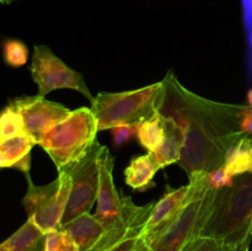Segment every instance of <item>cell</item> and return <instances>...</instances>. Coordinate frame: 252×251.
Segmentation results:
<instances>
[{"label": "cell", "mask_w": 252, "mask_h": 251, "mask_svg": "<svg viewBox=\"0 0 252 251\" xmlns=\"http://www.w3.org/2000/svg\"><path fill=\"white\" fill-rule=\"evenodd\" d=\"M140 238V229H135V230L130 231L127 236L118 241L117 244L110 248L106 251H133L135 245H137L138 240Z\"/></svg>", "instance_id": "cell-26"}, {"label": "cell", "mask_w": 252, "mask_h": 251, "mask_svg": "<svg viewBox=\"0 0 252 251\" xmlns=\"http://www.w3.org/2000/svg\"><path fill=\"white\" fill-rule=\"evenodd\" d=\"M250 243L251 240H248L245 241V243H241L235 246H226L225 251H249V249H250Z\"/></svg>", "instance_id": "cell-27"}, {"label": "cell", "mask_w": 252, "mask_h": 251, "mask_svg": "<svg viewBox=\"0 0 252 251\" xmlns=\"http://www.w3.org/2000/svg\"><path fill=\"white\" fill-rule=\"evenodd\" d=\"M44 251H80L73 236L64 229L58 228L46 234Z\"/></svg>", "instance_id": "cell-21"}, {"label": "cell", "mask_w": 252, "mask_h": 251, "mask_svg": "<svg viewBox=\"0 0 252 251\" xmlns=\"http://www.w3.org/2000/svg\"><path fill=\"white\" fill-rule=\"evenodd\" d=\"M112 143L115 147H122L126 143L130 142L133 138L137 137L138 126L134 125H121L111 128Z\"/></svg>", "instance_id": "cell-25"}, {"label": "cell", "mask_w": 252, "mask_h": 251, "mask_svg": "<svg viewBox=\"0 0 252 251\" xmlns=\"http://www.w3.org/2000/svg\"><path fill=\"white\" fill-rule=\"evenodd\" d=\"M217 191L185 202L176 216L162 228L142 238L152 251H182L191 241L202 236L213 208Z\"/></svg>", "instance_id": "cell-6"}, {"label": "cell", "mask_w": 252, "mask_h": 251, "mask_svg": "<svg viewBox=\"0 0 252 251\" xmlns=\"http://www.w3.org/2000/svg\"><path fill=\"white\" fill-rule=\"evenodd\" d=\"M238 129L241 138H248L252 143V107L238 105Z\"/></svg>", "instance_id": "cell-24"}, {"label": "cell", "mask_w": 252, "mask_h": 251, "mask_svg": "<svg viewBox=\"0 0 252 251\" xmlns=\"http://www.w3.org/2000/svg\"><path fill=\"white\" fill-rule=\"evenodd\" d=\"M59 228L64 229L73 236L80 251L91 250L107 231L102 223L90 213L80 214L71 220L62 224Z\"/></svg>", "instance_id": "cell-13"}, {"label": "cell", "mask_w": 252, "mask_h": 251, "mask_svg": "<svg viewBox=\"0 0 252 251\" xmlns=\"http://www.w3.org/2000/svg\"><path fill=\"white\" fill-rule=\"evenodd\" d=\"M103 149L105 145L96 140L85 157L66 169L70 174L71 186L62 224L80 214L89 213L95 204L100 184V157Z\"/></svg>", "instance_id": "cell-9"}, {"label": "cell", "mask_w": 252, "mask_h": 251, "mask_svg": "<svg viewBox=\"0 0 252 251\" xmlns=\"http://www.w3.org/2000/svg\"><path fill=\"white\" fill-rule=\"evenodd\" d=\"M223 166L235 177L252 174V143L248 138H241L226 152Z\"/></svg>", "instance_id": "cell-17"}, {"label": "cell", "mask_w": 252, "mask_h": 251, "mask_svg": "<svg viewBox=\"0 0 252 251\" xmlns=\"http://www.w3.org/2000/svg\"><path fill=\"white\" fill-rule=\"evenodd\" d=\"M27 180V192L22 199V206L31 219L43 233L58 229L63 221L70 193L71 179L68 170H59L58 177L48 185L37 186L30 174Z\"/></svg>", "instance_id": "cell-7"}, {"label": "cell", "mask_w": 252, "mask_h": 251, "mask_svg": "<svg viewBox=\"0 0 252 251\" xmlns=\"http://www.w3.org/2000/svg\"><path fill=\"white\" fill-rule=\"evenodd\" d=\"M44 239L46 233L27 218L11 236L0 244V251H44Z\"/></svg>", "instance_id": "cell-15"}, {"label": "cell", "mask_w": 252, "mask_h": 251, "mask_svg": "<svg viewBox=\"0 0 252 251\" xmlns=\"http://www.w3.org/2000/svg\"><path fill=\"white\" fill-rule=\"evenodd\" d=\"M37 143L29 134L0 140V169H17L25 175L31 169V152Z\"/></svg>", "instance_id": "cell-12"}, {"label": "cell", "mask_w": 252, "mask_h": 251, "mask_svg": "<svg viewBox=\"0 0 252 251\" xmlns=\"http://www.w3.org/2000/svg\"><path fill=\"white\" fill-rule=\"evenodd\" d=\"M235 179V176L226 171L225 167L219 166L206 172V186L211 191H219L233 186Z\"/></svg>", "instance_id": "cell-22"}, {"label": "cell", "mask_w": 252, "mask_h": 251, "mask_svg": "<svg viewBox=\"0 0 252 251\" xmlns=\"http://www.w3.org/2000/svg\"><path fill=\"white\" fill-rule=\"evenodd\" d=\"M98 126L90 107L70 111L39 140L38 145L47 153L59 170H66L85 157L97 140Z\"/></svg>", "instance_id": "cell-3"}, {"label": "cell", "mask_w": 252, "mask_h": 251, "mask_svg": "<svg viewBox=\"0 0 252 251\" xmlns=\"http://www.w3.org/2000/svg\"><path fill=\"white\" fill-rule=\"evenodd\" d=\"M161 121L165 128V139L157 150L149 153L159 170L170 165L179 164L182 149L181 130L167 118H161Z\"/></svg>", "instance_id": "cell-14"}, {"label": "cell", "mask_w": 252, "mask_h": 251, "mask_svg": "<svg viewBox=\"0 0 252 251\" xmlns=\"http://www.w3.org/2000/svg\"><path fill=\"white\" fill-rule=\"evenodd\" d=\"M137 139L148 153H153L162 144L165 139V128L159 113L143 121L138 126Z\"/></svg>", "instance_id": "cell-18"}, {"label": "cell", "mask_w": 252, "mask_h": 251, "mask_svg": "<svg viewBox=\"0 0 252 251\" xmlns=\"http://www.w3.org/2000/svg\"><path fill=\"white\" fill-rule=\"evenodd\" d=\"M133 251H152V250H150V248L148 246V244L145 243L142 238H139V240H138L137 245H135L134 250Z\"/></svg>", "instance_id": "cell-28"}, {"label": "cell", "mask_w": 252, "mask_h": 251, "mask_svg": "<svg viewBox=\"0 0 252 251\" xmlns=\"http://www.w3.org/2000/svg\"><path fill=\"white\" fill-rule=\"evenodd\" d=\"M161 83L158 113L181 130V169L189 175L223 166L226 152L241 139L238 105L216 102L196 95L171 71Z\"/></svg>", "instance_id": "cell-1"}, {"label": "cell", "mask_w": 252, "mask_h": 251, "mask_svg": "<svg viewBox=\"0 0 252 251\" xmlns=\"http://www.w3.org/2000/svg\"><path fill=\"white\" fill-rule=\"evenodd\" d=\"M246 100H248V106L252 107V89L248 91V96H246Z\"/></svg>", "instance_id": "cell-29"}, {"label": "cell", "mask_w": 252, "mask_h": 251, "mask_svg": "<svg viewBox=\"0 0 252 251\" xmlns=\"http://www.w3.org/2000/svg\"><path fill=\"white\" fill-rule=\"evenodd\" d=\"M187 191H189L187 185L179 188L167 189L166 193L153 206L148 219L140 230V238H147L148 235L155 233L167 221L171 220L185 204Z\"/></svg>", "instance_id": "cell-11"}, {"label": "cell", "mask_w": 252, "mask_h": 251, "mask_svg": "<svg viewBox=\"0 0 252 251\" xmlns=\"http://www.w3.org/2000/svg\"><path fill=\"white\" fill-rule=\"evenodd\" d=\"M202 236L235 246L252 239V174L238 176L231 187L216 192Z\"/></svg>", "instance_id": "cell-2"}, {"label": "cell", "mask_w": 252, "mask_h": 251, "mask_svg": "<svg viewBox=\"0 0 252 251\" xmlns=\"http://www.w3.org/2000/svg\"><path fill=\"white\" fill-rule=\"evenodd\" d=\"M115 157L105 147L100 157V184L95 217L106 230L117 228L142 229L154 203L137 206L130 197L121 196L113 180Z\"/></svg>", "instance_id": "cell-5"}, {"label": "cell", "mask_w": 252, "mask_h": 251, "mask_svg": "<svg viewBox=\"0 0 252 251\" xmlns=\"http://www.w3.org/2000/svg\"><path fill=\"white\" fill-rule=\"evenodd\" d=\"M24 134L27 132L21 115L14 106L7 103L6 107L0 111V140Z\"/></svg>", "instance_id": "cell-19"}, {"label": "cell", "mask_w": 252, "mask_h": 251, "mask_svg": "<svg viewBox=\"0 0 252 251\" xmlns=\"http://www.w3.org/2000/svg\"><path fill=\"white\" fill-rule=\"evenodd\" d=\"M162 83L122 93H100L90 108L97 120L98 132L116 126H139L143 121L158 113V102Z\"/></svg>", "instance_id": "cell-4"}, {"label": "cell", "mask_w": 252, "mask_h": 251, "mask_svg": "<svg viewBox=\"0 0 252 251\" xmlns=\"http://www.w3.org/2000/svg\"><path fill=\"white\" fill-rule=\"evenodd\" d=\"M30 71L42 97L54 90L69 89L80 93L90 103L95 100L83 75L64 63L48 46H34Z\"/></svg>", "instance_id": "cell-8"}, {"label": "cell", "mask_w": 252, "mask_h": 251, "mask_svg": "<svg viewBox=\"0 0 252 251\" xmlns=\"http://www.w3.org/2000/svg\"><path fill=\"white\" fill-rule=\"evenodd\" d=\"M2 59L11 68H21L29 61L26 43L16 38H6L2 42Z\"/></svg>", "instance_id": "cell-20"}, {"label": "cell", "mask_w": 252, "mask_h": 251, "mask_svg": "<svg viewBox=\"0 0 252 251\" xmlns=\"http://www.w3.org/2000/svg\"><path fill=\"white\" fill-rule=\"evenodd\" d=\"M9 103L19 111L27 134L37 145L43 135L57 123L63 121L71 111L62 103L49 101L39 95L16 97Z\"/></svg>", "instance_id": "cell-10"}, {"label": "cell", "mask_w": 252, "mask_h": 251, "mask_svg": "<svg viewBox=\"0 0 252 251\" xmlns=\"http://www.w3.org/2000/svg\"><path fill=\"white\" fill-rule=\"evenodd\" d=\"M159 171L150 154L139 155L130 160L125 170V181L134 191L144 192L155 186L154 176Z\"/></svg>", "instance_id": "cell-16"}, {"label": "cell", "mask_w": 252, "mask_h": 251, "mask_svg": "<svg viewBox=\"0 0 252 251\" xmlns=\"http://www.w3.org/2000/svg\"><path fill=\"white\" fill-rule=\"evenodd\" d=\"M14 1H16V0H0V2H1V4H5V5H9Z\"/></svg>", "instance_id": "cell-30"}, {"label": "cell", "mask_w": 252, "mask_h": 251, "mask_svg": "<svg viewBox=\"0 0 252 251\" xmlns=\"http://www.w3.org/2000/svg\"><path fill=\"white\" fill-rule=\"evenodd\" d=\"M226 246L218 239L199 236L189 244L182 251H225Z\"/></svg>", "instance_id": "cell-23"}]
</instances>
